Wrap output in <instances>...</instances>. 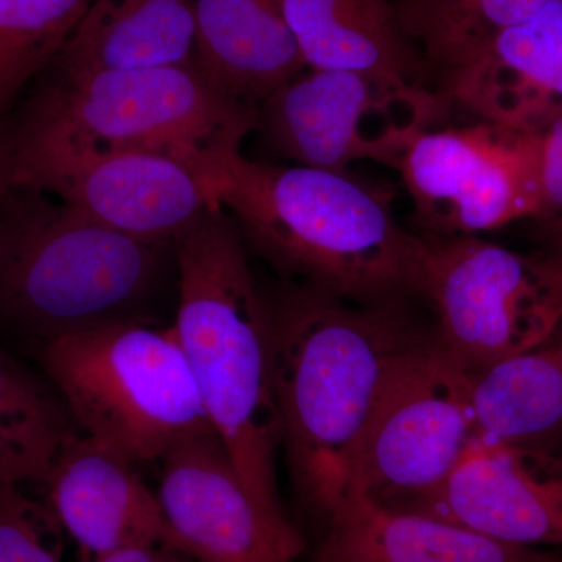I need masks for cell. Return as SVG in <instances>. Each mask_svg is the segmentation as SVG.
<instances>
[{"instance_id":"cell-19","label":"cell","mask_w":562,"mask_h":562,"mask_svg":"<svg viewBox=\"0 0 562 562\" xmlns=\"http://www.w3.org/2000/svg\"><path fill=\"white\" fill-rule=\"evenodd\" d=\"M306 68L375 74L428 87L392 0H280Z\"/></svg>"},{"instance_id":"cell-5","label":"cell","mask_w":562,"mask_h":562,"mask_svg":"<svg viewBox=\"0 0 562 562\" xmlns=\"http://www.w3.org/2000/svg\"><path fill=\"white\" fill-rule=\"evenodd\" d=\"M195 66L57 76L11 131L14 149L136 151L190 166L213 190L257 127Z\"/></svg>"},{"instance_id":"cell-9","label":"cell","mask_w":562,"mask_h":562,"mask_svg":"<svg viewBox=\"0 0 562 562\" xmlns=\"http://www.w3.org/2000/svg\"><path fill=\"white\" fill-rule=\"evenodd\" d=\"M471 394L436 331L403 355L351 457L347 492L406 509L439 490L475 443Z\"/></svg>"},{"instance_id":"cell-7","label":"cell","mask_w":562,"mask_h":562,"mask_svg":"<svg viewBox=\"0 0 562 562\" xmlns=\"http://www.w3.org/2000/svg\"><path fill=\"white\" fill-rule=\"evenodd\" d=\"M427 239L436 339L468 375L543 341L562 319V265L480 236Z\"/></svg>"},{"instance_id":"cell-29","label":"cell","mask_w":562,"mask_h":562,"mask_svg":"<svg viewBox=\"0 0 562 562\" xmlns=\"http://www.w3.org/2000/svg\"><path fill=\"white\" fill-rule=\"evenodd\" d=\"M535 562H562V560H558V558L554 557H549V554L539 553Z\"/></svg>"},{"instance_id":"cell-21","label":"cell","mask_w":562,"mask_h":562,"mask_svg":"<svg viewBox=\"0 0 562 562\" xmlns=\"http://www.w3.org/2000/svg\"><path fill=\"white\" fill-rule=\"evenodd\" d=\"M550 0H392L406 38L419 50L428 87L479 58L506 29Z\"/></svg>"},{"instance_id":"cell-4","label":"cell","mask_w":562,"mask_h":562,"mask_svg":"<svg viewBox=\"0 0 562 562\" xmlns=\"http://www.w3.org/2000/svg\"><path fill=\"white\" fill-rule=\"evenodd\" d=\"M168 246L14 184L0 198V316L43 342L139 321Z\"/></svg>"},{"instance_id":"cell-14","label":"cell","mask_w":562,"mask_h":562,"mask_svg":"<svg viewBox=\"0 0 562 562\" xmlns=\"http://www.w3.org/2000/svg\"><path fill=\"white\" fill-rule=\"evenodd\" d=\"M136 468L88 436L74 435L58 453L46 480L50 512L83 562L135 547L180 553L157 492Z\"/></svg>"},{"instance_id":"cell-6","label":"cell","mask_w":562,"mask_h":562,"mask_svg":"<svg viewBox=\"0 0 562 562\" xmlns=\"http://www.w3.org/2000/svg\"><path fill=\"white\" fill-rule=\"evenodd\" d=\"M41 361L74 424L135 465L213 430L173 327L131 321L60 336Z\"/></svg>"},{"instance_id":"cell-10","label":"cell","mask_w":562,"mask_h":562,"mask_svg":"<svg viewBox=\"0 0 562 562\" xmlns=\"http://www.w3.org/2000/svg\"><path fill=\"white\" fill-rule=\"evenodd\" d=\"M424 238L497 231L543 211L538 133L480 121L422 132L392 162Z\"/></svg>"},{"instance_id":"cell-28","label":"cell","mask_w":562,"mask_h":562,"mask_svg":"<svg viewBox=\"0 0 562 562\" xmlns=\"http://www.w3.org/2000/svg\"><path fill=\"white\" fill-rule=\"evenodd\" d=\"M543 238H546L547 250L562 265V214L553 220L543 221Z\"/></svg>"},{"instance_id":"cell-13","label":"cell","mask_w":562,"mask_h":562,"mask_svg":"<svg viewBox=\"0 0 562 562\" xmlns=\"http://www.w3.org/2000/svg\"><path fill=\"white\" fill-rule=\"evenodd\" d=\"M401 512L512 546H562V453L541 446L473 443L439 490Z\"/></svg>"},{"instance_id":"cell-22","label":"cell","mask_w":562,"mask_h":562,"mask_svg":"<svg viewBox=\"0 0 562 562\" xmlns=\"http://www.w3.org/2000/svg\"><path fill=\"white\" fill-rule=\"evenodd\" d=\"M72 425L57 391L0 355V483H46Z\"/></svg>"},{"instance_id":"cell-26","label":"cell","mask_w":562,"mask_h":562,"mask_svg":"<svg viewBox=\"0 0 562 562\" xmlns=\"http://www.w3.org/2000/svg\"><path fill=\"white\" fill-rule=\"evenodd\" d=\"M183 554L158 547H135L111 553L94 562H184Z\"/></svg>"},{"instance_id":"cell-15","label":"cell","mask_w":562,"mask_h":562,"mask_svg":"<svg viewBox=\"0 0 562 562\" xmlns=\"http://www.w3.org/2000/svg\"><path fill=\"white\" fill-rule=\"evenodd\" d=\"M436 91L482 121L541 132L562 106V0L495 36Z\"/></svg>"},{"instance_id":"cell-3","label":"cell","mask_w":562,"mask_h":562,"mask_svg":"<svg viewBox=\"0 0 562 562\" xmlns=\"http://www.w3.org/2000/svg\"><path fill=\"white\" fill-rule=\"evenodd\" d=\"M179 268L173 325L203 408L251 502L292 525L279 483L281 420L273 390L266 292L238 225L222 206L172 241Z\"/></svg>"},{"instance_id":"cell-27","label":"cell","mask_w":562,"mask_h":562,"mask_svg":"<svg viewBox=\"0 0 562 562\" xmlns=\"http://www.w3.org/2000/svg\"><path fill=\"white\" fill-rule=\"evenodd\" d=\"M14 187V146L9 127L0 122V198Z\"/></svg>"},{"instance_id":"cell-12","label":"cell","mask_w":562,"mask_h":562,"mask_svg":"<svg viewBox=\"0 0 562 562\" xmlns=\"http://www.w3.org/2000/svg\"><path fill=\"white\" fill-rule=\"evenodd\" d=\"M161 465L157 494L184 558L295 562L305 552L294 525L272 522L255 506L213 430L177 443Z\"/></svg>"},{"instance_id":"cell-18","label":"cell","mask_w":562,"mask_h":562,"mask_svg":"<svg viewBox=\"0 0 562 562\" xmlns=\"http://www.w3.org/2000/svg\"><path fill=\"white\" fill-rule=\"evenodd\" d=\"M194 0H91L58 76L194 66Z\"/></svg>"},{"instance_id":"cell-2","label":"cell","mask_w":562,"mask_h":562,"mask_svg":"<svg viewBox=\"0 0 562 562\" xmlns=\"http://www.w3.org/2000/svg\"><path fill=\"white\" fill-rule=\"evenodd\" d=\"M213 191L247 249L281 279L358 305L425 301L427 239L398 224L392 195L372 181L239 151Z\"/></svg>"},{"instance_id":"cell-20","label":"cell","mask_w":562,"mask_h":562,"mask_svg":"<svg viewBox=\"0 0 562 562\" xmlns=\"http://www.w3.org/2000/svg\"><path fill=\"white\" fill-rule=\"evenodd\" d=\"M471 379L475 443L543 447L562 431V319L543 341Z\"/></svg>"},{"instance_id":"cell-11","label":"cell","mask_w":562,"mask_h":562,"mask_svg":"<svg viewBox=\"0 0 562 562\" xmlns=\"http://www.w3.org/2000/svg\"><path fill=\"white\" fill-rule=\"evenodd\" d=\"M14 184L46 192L111 231L171 246L221 206L190 166L136 151L14 149Z\"/></svg>"},{"instance_id":"cell-8","label":"cell","mask_w":562,"mask_h":562,"mask_svg":"<svg viewBox=\"0 0 562 562\" xmlns=\"http://www.w3.org/2000/svg\"><path fill=\"white\" fill-rule=\"evenodd\" d=\"M449 99L430 87L351 72L306 69L258 106L262 147L288 165L349 171L355 161L392 166L446 116Z\"/></svg>"},{"instance_id":"cell-24","label":"cell","mask_w":562,"mask_h":562,"mask_svg":"<svg viewBox=\"0 0 562 562\" xmlns=\"http://www.w3.org/2000/svg\"><path fill=\"white\" fill-rule=\"evenodd\" d=\"M54 514L29 501L16 484L0 483V562H60Z\"/></svg>"},{"instance_id":"cell-16","label":"cell","mask_w":562,"mask_h":562,"mask_svg":"<svg viewBox=\"0 0 562 562\" xmlns=\"http://www.w3.org/2000/svg\"><path fill=\"white\" fill-rule=\"evenodd\" d=\"M194 66L233 101L257 109L305 72L280 0H194Z\"/></svg>"},{"instance_id":"cell-1","label":"cell","mask_w":562,"mask_h":562,"mask_svg":"<svg viewBox=\"0 0 562 562\" xmlns=\"http://www.w3.org/2000/svg\"><path fill=\"white\" fill-rule=\"evenodd\" d=\"M281 454L303 509L327 522L383 386L435 324L413 301L358 305L301 281L265 290Z\"/></svg>"},{"instance_id":"cell-25","label":"cell","mask_w":562,"mask_h":562,"mask_svg":"<svg viewBox=\"0 0 562 562\" xmlns=\"http://www.w3.org/2000/svg\"><path fill=\"white\" fill-rule=\"evenodd\" d=\"M541 138L543 211L542 221L562 214V106L538 133Z\"/></svg>"},{"instance_id":"cell-23","label":"cell","mask_w":562,"mask_h":562,"mask_svg":"<svg viewBox=\"0 0 562 562\" xmlns=\"http://www.w3.org/2000/svg\"><path fill=\"white\" fill-rule=\"evenodd\" d=\"M91 0H0V120L54 65Z\"/></svg>"},{"instance_id":"cell-17","label":"cell","mask_w":562,"mask_h":562,"mask_svg":"<svg viewBox=\"0 0 562 562\" xmlns=\"http://www.w3.org/2000/svg\"><path fill=\"white\" fill-rule=\"evenodd\" d=\"M538 554L347 492L325 522L314 562H535Z\"/></svg>"}]
</instances>
